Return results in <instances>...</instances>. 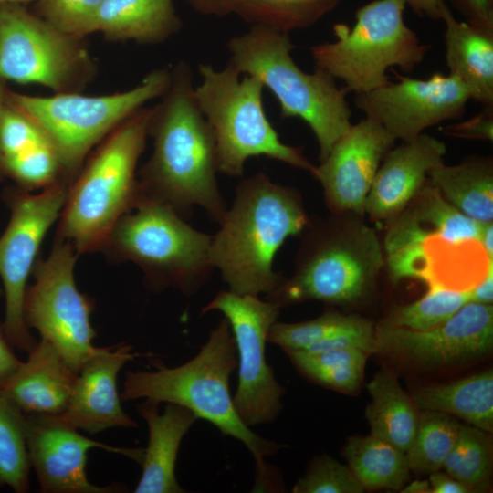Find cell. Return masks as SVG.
I'll list each match as a JSON object with an SVG mask.
<instances>
[{
  "label": "cell",
  "mask_w": 493,
  "mask_h": 493,
  "mask_svg": "<svg viewBox=\"0 0 493 493\" xmlns=\"http://www.w3.org/2000/svg\"><path fill=\"white\" fill-rule=\"evenodd\" d=\"M493 348V307L468 302L435 328L415 330L382 323L374 353L423 365L445 367L474 362Z\"/></svg>",
  "instance_id": "cell-16"
},
{
  "label": "cell",
  "mask_w": 493,
  "mask_h": 493,
  "mask_svg": "<svg viewBox=\"0 0 493 493\" xmlns=\"http://www.w3.org/2000/svg\"><path fill=\"white\" fill-rule=\"evenodd\" d=\"M1 294H2V289H1V288H0V296H1Z\"/></svg>",
  "instance_id": "cell-53"
},
{
  "label": "cell",
  "mask_w": 493,
  "mask_h": 493,
  "mask_svg": "<svg viewBox=\"0 0 493 493\" xmlns=\"http://www.w3.org/2000/svg\"><path fill=\"white\" fill-rule=\"evenodd\" d=\"M364 366V363L340 365L321 372L310 380L335 390L353 392L360 386Z\"/></svg>",
  "instance_id": "cell-42"
},
{
  "label": "cell",
  "mask_w": 493,
  "mask_h": 493,
  "mask_svg": "<svg viewBox=\"0 0 493 493\" xmlns=\"http://www.w3.org/2000/svg\"><path fill=\"white\" fill-rule=\"evenodd\" d=\"M26 440L30 467L44 493H115L120 484L97 486L87 477L88 452L101 448L141 464L144 448L107 445L82 435L58 414H26Z\"/></svg>",
  "instance_id": "cell-17"
},
{
  "label": "cell",
  "mask_w": 493,
  "mask_h": 493,
  "mask_svg": "<svg viewBox=\"0 0 493 493\" xmlns=\"http://www.w3.org/2000/svg\"><path fill=\"white\" fill-rule=\"evenodd\" d=\"M70 184L60 178L37 194L18 186L4 194L10 219L0 236V278L5 298L2 326L11 345L23 352L28 353L37 342L24 319L27 280L46 234L61 214Z\"/></svg>",
  "instance_id": "cell-13"
},
{
  "label": "cell",
  "mask_w": 493,
  "mask_h": 493,
  "mask_svg": "<svg viewBox=\"0 0 493 493\" xmlns=\"http://www.w3.org/2000/svg\"><path fill=\"white\" fill-rule=\"evenodd\" d=\"M441 21L448 74L462 82L470 100L493 106V31L456 19L448 5Z\"/></svg>",
  "instance_id": "cell-23"
},
{
  "label": "cell",
  "mask_w": 493,
  "mask_h": 493,
  "mask_svg": "<svg viewBox=\"0 0 493 493\" xmlns=\"http://www.w3.org/2000/svg\"><path fill=\"white\" fill-rule=\"evenodd\" d=\"M140 355L125 343L102 348L79 370L68 406L58 415L89 435L112 427H137L122 409L117 376L128 362Z\"/></svg>",
  "instance_id": "cell-19"
},
{
  "label": "cell",
  "mask_w": 493,
  "mask_h": 493,
  "mask_svg": "<svg viewBox=\"0 0 493 493\" xmlns=\"http://www.w3.org/2000/svg\"><path fill=\"white\" fill-rule=\"evenodd\" d=\"M104 0H37L32 12L58 29L86 37L95 33L98 12Z\"/></svg>",
  "instance_id": "cell-37"
},
{
  "label": "cell",
  "mask_w": 493,
  "mask_h": 493,
  "mask_svg": "<svg viewBox=\"0 0 493 493\" xmlns=\"http://www.w3.org/2000/svg\"><path fill=\"white\" fill-rule=\"evenodd\" d=\"M395 141L368 118L351 124L311 173L320 183L328 205L336 211L362 215L376 173Z\"/></svg>",
  "instance_id": "cell-18"
},
{
  "label": "cell",
  "mask_w": 493,
  "mask_h": 493,
  "mask_svg": "<svg viewBox=\"0 0 493 493\" xmlns=\"http://www.w3.org/2000/svg\"><path fill=\"white\" fill-rule=\"evenodd\" d=\"M412 11L433 20H441L445 6V0H405Z\"/></svg>",
  "instance_id": "cell-47"
},
{
  "label": "cell",
  "mask_w": 493,
  "mask_h": 493,
  "mask_svg": "<svg viewBox=\"0 0 493 493\" xmlns=\"http://www.w3.org/2000/svg\"><path fill=\"white\" fill-rule=\"evenodd\" d=\"M200 83L194 97L215 140L218 172L241 177L251 157L266 156L311 173L313 165L301 149L285 144L268 121L263 105L264 86L230 64L216 69L198 66Z\"/></svg>",
  "instance_id": "cell-7"
},
{
  "label": "cell",
  "mask_w": 493,
  "mask_h": 493,
  "mask_svg": "<svg viewBox=\"0 0 493 493\" xmlns=\"http://www.w3.org/2000/svg\"><path fill=\"white\" fill-rule=\"evenodd\" d=\"M220 229L212 236L210 261L229 290L240 295L268 294L283 279L274 257L309 218L298 192L258 172L241 180Z\"/></svg>",
  "instance_id": "cell-2"
},
{
  "label": "cell",
  "mask_w": 493,
  "mask_h": 493,
  "mask_svg": "<svg viewBox=\"0 0 493 493\" xmlns=\"http://www.w3.org/2000/svg\"><path fill=\"white\" fill-rule=\"evenodd\" d=\"M159 405L143 401L136 406L147 424L149 440L143 451L142 475L135 493L185 492L175 477V463L184 435L198 418L178 404H166L163 413Z\"/></svg>",
  "instance_id": "cell-21"
},
{
  "label": "cell",
  "mask_w": 493,
  "mask_h": 493,
  "mask_svg": "<svg viewBox=\"0 0 493 493\" xmlns=\"http://www.w3.org/2000/svg\"><path fill=\"white\" fill-rule=\"evenodd\" d=\"M446 152V144L426 133L392 148L376 173L364 212L374 220L401 212L422 189L429 172L444 163Z\"/></svg>",
  "instance_id": "cell-20"
},
{
  "label": "cell",
  "mask_w": 493,
  "mask_h": 493,
  "mask_svg": "<svg viewBox=\"0 0 493 493\" xmlns=\"http://www.w3.org/2000/svg\"><path fill=\"white\" fill-rule=\"evenodd\" d=\"M405 0H373L358 8L350 27L333 26V41L311 47L315 68L344 83L349 92L364 93L391 82L388 69L412 72L430 47L405 23Z\"/></svg>",
  "instance_id": "cell-9"
},
{
  "label": "cell",
  "mask_w": 493,
  "mask_h": 493,
  "mask_svg": "<svg viewBox=\"0 0 493 493\" xmlns=\"http://www.w3.org/2000/svg\"><path fill=\"white\" fill-rule=\"evenodd\" d=\"M431 493H469L471 489L446 473L434 472L430 474Z\"/></svg>",
  "instance_id": "cell-45"
},
{
  "label": "cell",
  "mask_w": 493,
  "mask_h": 493,
  "mask_svg": "<svg viewBox=\"0 0 493 493\" xmlns=\"http://www.w3.org/2000/svg\"><path fill=\"white\" fill-rule=\"evenodd\" d=\"M3 167L5 174L26 191L44 189L63 178L59 158L48 141L4 159Z\"/></svg>",
  "instance_id": "cell-35"
},
{
  "label": "cell",
  "mask_w": 493,
  "mask_h": 493,
  "mask_svg": "<svg viewBox=\"0 0 493 493\" xmlns=\"http://www.w3.org/2000/svg\"><path fill=\"white\" fill-rule=\"evenodd\" d=\"M356 316L329 311L305 321L283 323L278 320L271 326L267 342L285 351L305 350L351 323Z\"/></svg>",
  "instance_id": "cell-36"
},
{
  "label": "cell",
  "mask_w": 493,
  "mask_h": 493,
  "mask_svg": "<svg viewBox=\"0 0 493 493\" xmlns=\"http://www.w3.org/2000/svg\"><path fill=\"white\" fill-rule=\"evenodd\" d=\"M236 367L235 338L224 317L198 353L188 362L173 368L158 364L154 371L127 372L121 400L143 399L189 409L198 419L214 425L223 435L243 443L256 461L255 488H271L275 476L265 458L283 446L255 434L236 414L229 390L230 377Z\"/></svg>",
  "instance_id": "cell-3"
},
{
  "label": "cell",
  "mask_w": 493,
  "mask_h": 493,
  "mask_svg": "<svg viewBox=\"0 0 493 493\" xmlns=\"http://www.w3.org/2000/svg\"><path fill=\"white\" fill-rule=\"evenodd\" d=\"M0 390L25 414H60L73 393L78 373L58 350L41 339Z\"/></svg>",
  "instance_id": "cell-22"
},
{
  "label": "cell",
  "mask_w": 493,
  "mask_h": 493,
  "mask_svg": "<svg viewBox=\"0 0 493 493\" xmlns=\"http://www.w3.org/2000/svg\"><path fill=\"white\" fill-rule=\"evenodd\" d=\"M417 408L448 414L485 432L493 430V372L488 370L454 382L416 388Z\"/></svg>",
  "instance_id": "cell-25"
},
{
  "label": "cell",
  "mask_w": 493,
  "mask_h": 493,
  "mask_svg": "<svg viewBox=\"0 0 493 493\" xmlns=\"http://www.w3.org/2000/svg\"><path fill=\"white\" fill-rule=\"evenodd\" d=\"M29 470L26 414L0 391V486L16 493L27 492Z\"/></svg>",
  "instance_id": "cell-32"
},
{
  "label": "cell",
  "mask_w": 493,
  "mask_h": 493,
  "mask_svg": "<svg viewBox=\"0 0 493 493\" xmlns=\"http://www.w3.org/2000/svg\"><path fill=\"white\" fill-rule=\"evenodd\" d=\"M493 299V265L485 278L470 290V302L491 304Z\"/></svg>",
  "instance_id": "cell-48"
},
{
  "label": "cell",
  "mask_w": 493,
  "mask_h": 493,
  "mask_svg": "<svg viewBox=\"0 0 493 493\" xmlns=\"http://www.w3.org/2000/svg\"><path fill=\"white\" fill-rule=\"evenodd\" d=\"M403 493H431L430 483L426 480H414L401 488Z\"/></svg>",
  "instance_id": "cell-50"
},
{
  "label": "cell",
  "mask_w": 493,
  "mask_h": 493,
  "mask_svg": "<svg viewBox=\"0 0 493 493\" xmlns=\"http://www.w3.org/2000/svg\"><path fill=\"white\" fill-rule=\"evenodd\" d=\"M211 241L212 236L188 225L171 206L142 194L116 223L101 251L114 261L137 265L152 291L174 288L192 296L214 269Z\"/></svg>",
  "instance_id": "cell-6"
},
{
  "label": "cell",
  "mask_w": 493,
  "mask_h": 493,
  "mask_svg": "<svg viewBox=\"0 0 493 493\" xmlns=\"http://www.w3.org/2000/svg\"><path fill=\"white\" fill-rule=\"evenodd\" d=\"M228 64L241 75L257 78L277 98L282 119L299 118L312 131L320 161L351 126L349 91L335 79L315 68L303 71L291 52L289 34L262 26H250L226 43Z\"/></svg>",
  "instance_id": "cell-5"
},
{
  "label": "cell",
  "mask_w": 493,
  "mask_h": 493,
  "mask_svg": "<svg viewBox=\"0 0 493 493\" xmlns=\"http://www.w3.org/2000/svg\"><path fill=\"white\" fill-rule=\"evenodd\" d=\"M299 372L311 379L314 375L331 368L351 363L366 362L368 353L357 350H337L308 351L302 350L285 351Z\"/></svg>",
  "instance_id": "cell-40"
},
{
  "label": "cell",
  "mask_w": 493,
  "mask_h": 493,
  "mask_svg": "<svg viewBox=\"0 0 493 493\" xmlns=\"http://www.w3.org/2000/svg\"><path fill=\"white\" fill-rule=\"evenodd\" d=\"M6 89L5 87V81H2L0 80V117H1V113H2V110L5 105V94H6ZM5 175V171H4V167H3V163H2V156H1V152H0V179Z\"/></svg>",
  "instance_id": "cell-51"
},
{
  "label": "cell",
  "mask_w": 493,
  "mask_h": 493,
  "mask_svg": "<svg viewBox=\"0 0 493 493\" xmlns=\"http://www.w3.org/2000/svg\"><path fill=\"white\" fill-rule=\"evenodd\" d=\"M394 74L397 82L355 94L354 103L395 140L410 142L429 127L464 115L470 98L455 76L436 72L421 79Z\"/></svg>",
  "instance_id": "cell-15"
},
{
  "label": "cell",
  "mask_w": 493,
  "mask_h": 493,
  "mask_svg": "<svg viewBox=\"0 0 493 493\" xmlns=\"http://www.w3.org/2000/svg\"><path fill=\"white\" fill-rule=\"evenodd\" d=\"M232 0H186L197 13L205 16L223 17L231 14Z\"/></svg>",
  "instance_id": "cell-46"
},
{
  "label": "cell",
  "mask_w": 493,
  "mask_h": 493,
  "mask_svg": "<svg viewBox=\"0 0 493 493\" xmlns=\"http://www.w3.org/2000/svg\"><path fill=\"white\" fill-rule=\"evenodd\" d=\"M183 27L173 0H104L94 32L108 41L160 44Z\"/></svg>",
  "instance_id": "cell-24"
},
{
  "label": "cell",
  "mask_w": 493,
  "mask_h": 493,
  "mask_svg": "<svg viewBox=\"0 0 493 493\" xmlns=\"http://www.w3.org/2000/svg\"><path fill=\"white\" fill-rule=\"evenodd\" d=\"M443 467L472 492L487 490L492 471V441L488 433L471 425H461Z\"/></svg>",
  "instance_id": "cell-33"
},
{
  "label": "cell",
  "mask_w": 493,
  "mask_h": 493,
  "mask_svg": "<svg viewBox=\"0 0 493 493\" xmlns=\"http://www.w3.org/2000/svg\"><path fill=\"white\" fill-rule=\"evenodd\" d=\"M342 454L364 488L401 490L409 478L405 453L372 435L350 437Z\"/></svg>",
  "instance_id": "cell-28"
},
{
  "label": "cell",
  "mask_w": 493,
  "mask_h": 493,
  "mask_svg": "<svg viewBox=\"0 0 493 493\" xmlns=\"http://www.w3.org/2000/svg\"><path fill=\"white\" fill-rule=\"evenodd\" d=\"M460 426L453 415L422 411L414 439L405 452L409 469L427 474L441 469L456 442Z\"/></svg>",
  "instance_id": "cell-31"
},
{
  "label": "cell",
  "mask_w": 493,
  "mask_h": 493,
  "mask_svg": "<svg viewBox=\"0 0 493 493\" xmlns=\"http://www.w3.org/2000/svg\"><path fill=\"white\" fill-rule=\"evenodd\" d=\"M47 139L24 113L5 101L0 117V152L3 160L22 153Z\"/></svg>",
  "instance_id": "cell-39"
},
{
  "label": "cell",
  "mask_w": 493,
  "mask_h": 493,
  "mask_svg": "<svg viewBox=\"0 0 493 493\" xmlns=\"http://www.w3.org/2000/svg\"><path fill=\"white\" fill-rule=\"evenodd\" d=\"M430 184L466 215L481 223L493 219V168L489 159L476 158L456 165L444 163L428 173Z\"/></svg>",
  "instance_id": "cell-27"
},
{
  "label": "cell",
  "mask_w": 493,
  "mask_h": 493,
  "mask_svg": "<svg viewBox=\"0 0 493 493\" xmlns=\"http://www.w3.org/2000/svg\"><path fill=\"white\" fill-rule=\"evenodd\" d=\"M220 311L235 338L238 379L233 404L248 427L273 423L282 411L284 388L266 360V343L280 308L257 295L222 290L201 309V315Z\"/></svg>",
  "instance_id": "cell-14"
},
{
  "label": "cell",
  "mask_w": 493,
  "mask_h": 493,
  "mask_svg": "<svg viewBox=\"0 0 493 493\" xmlns=\"http://www.w3.org/2000/svg\"><path fill=\"white\" fill-rule=\"evenodd\" d=\"M171 83V68H158L135 87L108 95L58 93L31 96L6 90L5 101L28 117L55 149L62 176L71 183L91 151Z\"/></svg>",
  "instance_id": "cell-8"
},
{
  "label": "cell",
  "mask_w": 493,
  "mask_h": 493,
  "mask_svg": "<svg viewBox=\"0 0 493 493\" xmlns=\"http://www.w3.org/2000/svg\"><path fill=\"white\" fill-rule=\"evenodd\" d=\"M341 0H232L231 14L250 26L289 34L314 26Z\"/></svg>",
  "instance_id": "cell-29"
},
{
  "label": "cell",
  "mask_w": 493,
  "mask_h": 493,
  "mask_svg": "<svg viewBox=\"0 0 493 493\" xmlns=\"http://www.w3.org/2000/svg\"><path fill=\"white\" fill-rule=\"evenodd\" d=\"M37 1V0H0V5L4 4H16L23 5L28 2Z\"/></svg>",
  "instance_id": "cell-52"
},
{
  "label": "cell",
  "mask_w": 493,
  "mask_h": 493,
  "mask_svg": "<svg viewBox=\"0 0 493 493\" xmlns=\"http://www.w3.org/2000/svg\"><path fill=\"white\" fill-rule=\"evenodd\" d=\"M479 243L486 255L490 260H493V224L485 223L480 236Z\"/></svg>",
  "instance_id": "cell-49"
},
{
  "label": "cell",
  "mask_w": 493,
  "mask_h": 493,
  "mask_svg": "<svg viewBox=\"0 0 493 493\" xmlns=\"http://www.w3.org/2000/svg\"><path fill=\"white\" fill-rule=\"evenodd\" d=\"M470 302V290L430 288L420 299L396 309L383 324L425 330L451 319Z\"/></svg>",
  "instance_id": "cell-34"
},
{
  "label": "cell",
  "mask_w": 493,
  "mask_h": 493,
  "mask_svg": "<svg viewBox=\"0 0 493 493\" xmlns=\"http://www.w3.org/2000/svg\"><path fill=\"white\" fill-rule=\"evenodd\" d=\"M190 65L171 68V83L151 108L148 135L153 149L139 171L142 194L188 215L203 208L221 223L227 210L219 190L215 140L194 97Z\"/></svg>",
  "instance_id": "cell-1"
},
{
  "label": "cell",
  "mask_w": 493,
  "mask_h": 493,
  "mask_svg": "<svg viewBox=\"0 0 493 493\" xmlns=\"http://www.w3.org/2000/svg\"><path fill=\"white\" fill-rule=\"evenodd\" d=\"M413 203L405 214L427 235L452 243L479 241L485 223L460 212L431 184L422 187Z\"/></svg>",
  "instance_id": "cell-30"
},
{
  "label": "cell",
  "mask_w": 493,
  "mask_h": 493,
  "mask_svg": "<svg viewBox=\"0 0 493 493\" xmlns=\"http://www.w3.org/2000/svg\"><path fill=\"white\" fill-rule=\"evenodd\" d=\"M367 388L372 401L366 407L365 417L371 435L405 453L417 428L419 409L391 371L378 372Z\"/></svg>",
  "instance_id": "cell-26"
},
{
  "label": "cell",
  "mask_w": 493,
  "mask_h": 493,
  "mask_svg": "<svg viewBox=\"0 0 493 493\" xmlns=\"http://www.w3.org/2000/svg\"><path fill=\"white\" fill-rule=\"evenodd\" d=\"M97 73L85 37L58 29L23 5H0V80L80 93Z\"/></svg>",
  "instance_id": "cell-10"
},
{
  "label": "cell",
  "mask_w": 493,
  "mask_h": 493,
  "mask_svg": "<svg viewBox=\"0 0 493 493\" xmlns=\"http://www.w3.org/2000/svg\"><path fill=\"white\" fill-rule=\"evenodd\" d=\"M12 347L2 324H0V390L5 386L22 363L16 356Z\"/></svg>",
  "instance_id": "cell-44"
},
{
  "label": "cell",
  "mask_w": 493,
  "mask_h": 493,
  "mask_svg": "<svg viewBox=\"0 0 493 493\" xmlns=\"http://www.w3.org/2000/svg\"><path fill=\"white\" fill-rule=\"evenodd\" d=\"M79 255L73 245L55 237L48 257H38L27 287L24 319L41 339L51 343L77 373L102 348L93 345L96 332L90 323L95 302L75 283L74 267Z\"/></svg>",
  "instance_id": "cell-12"
},
{
  "label": "cell",
  "mask_w": 493,
  "mask_h": 493,
  "mask_svg": "<svg viewBox=\"0 0 493 493\" xmlns=\"http://www.w3.org/2000/svg\"><path fill=\"white\" fill-rule=\"evenodd\" d=\"M449 3L466 22L493 31V0H445Z\"/></svg>",
  "instance_id": "cell-43"
},
{
  "label": "cell",
  "mask_w": 493,
  "mask_h": 493,
  "mask_svg": "<svg viewBox=\"0 0 493 493\" xmlns=\"http://www.w3.org/2000/svg\"><path fill=\"white\" fill-rule=\"evenodd\" d=\"M363 486L348 466L328 455L315 457L306 474L292 488L293 493H362Z\"/></svg>",
  "instance_id": "cell-38"
},
{
  "label": "cell",
  "mask_w": 493,
  "mask_h": 493,
  "mask_svg": "<svg viewBox=\"0 0 493 493\" xmlns=\"http://www.w3.org/2000/svg\"><path fill=\"white\" fill-rule=\"evenodd\" d=\"M443 132L451 137L492 141L493 106H485L481 111L467 121L445 126Z\"/></svg>",
  "instance_id": "cell-41"
},
{
  "label": "cell",
  "mask_w": 493,
  "mask_h": 493,
  "mask_svg": "<svg viewBox=\"0 0 493 493\" xmlns=\"http://www.w3.org/2000/svg\"><path fill=\"white\" fill-rule=\"evenodd\" d=\"M383 264L379 241L362 227L349 233L317 229L304 245L297 269L265 299L280 309L306 300L349 303L361 298Z\"/></svg>",
  "instance_id": "cell-11"
},
{
  "label": "cell",
  "mask_w": 493,
  "mask_h": 493,
  "mask_svg": "<svg viewBox=\"0 0 493 493\" xmlns=\"http://www.w3.org/2000/svg\"><path fill=\"white\" fill-rule=\"evenodd\" d=\"M151 108L142 107L99 143L72 181L56 237L77 254L101 251L116 223L138 205L137 164L146 146Z\"/></svg>",
  "instance_id": "cell-4"
}]
</instances>
